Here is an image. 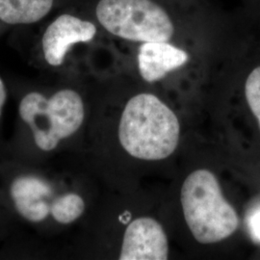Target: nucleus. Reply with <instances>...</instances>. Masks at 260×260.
<instances>
[{
    "label": "nucleus",
    "mask_w": 260,
    "mask_h": 260,
    "mask_svg": "<svg viewBox=\"0 0 260 260\" xmlns=\"http://www.w3.org/2000/svg\"><path fill=\"white\" fill-rule=\"evenodd\" d=\"M51 185L46 179L24 175L14 179L10 196L19 215L31 223H41L50 214Z\"/></svg>",
    "instance_id": "7"
},
{
    "label": "nucleus",
    "mask_w": 260,
    "mask_h": 260,
    "mask_svg": "<svg viewBox=\"0 0 260 260\" xmlns=\"http://www.w3.org/2000/svg\"><path fill=\"white\" fill-rule=\"evenodd\" d=\"M180 199L187 225L199 243L223 241L238 229V214L224 199L211 171L203 169L190 174L183 182Z\"/></svg>",
    "instance_id": "2"
},
{
    "label": "nucleus",
    "mask_w": 260,
    "mask_h": 260,
    "mask_svg": "<svg viewBox=\"0 0 260 260\" xmlns=\"http://www.w3.org/2000/svg\"><path fill=\"white\" fill-rule=\"evenodd\" d=\"M250 230L255 240L260 242V209L255 211L250 219Z\"/></svg>",
    "instance_id": "12"
},
{
    "label": "nucleus",
    "mask_w": 260,
    "mask_h": 260,
    "mask_svg": "<svg viewBox=\"0 0 260 260\" xmlns=\"http://www.w3.org/2000/svg\"><path fill=\"white\" fill-rule=\"evenodd\" d=\"M6 100H7V91L2 79L0 78V116L2 113V108L6 103Z\"/></svg>",
    "instance_id": "13"
},
{
    "label": "nucleus",
    "mask_w": 260,
    "mask_h": 260,
    "mask_svg": "<svg viewBox=\"0 0 260 260\" xmlns=\"http://www.w3.org/2000/svg\"><path fill=\"white\" fill-rule=\"evenodd\" d=\"M188 59L186 51L167 42H146L138 52L140 75L145 81L152 83L185 65Z\"/></svg>",
    "instance_id": "8"
},
{
    "label": "nucleus",
    "mask_w": 260,
    "mask_h": 260,
    "mask_svg": "<svg viewBox=\"0 0 260 260\" xmlns=\"http://www.w3.org/2000/svg\"><path fill=\"white\" fill-rule=\"evenodd\" d=\"M53 0H0V19L9 24H30L46 17Z\"/></svg>",
    "instance_id": "9"
},
{
    "label": "nucleus",
    "mask_w": 260,
    "mask_h": 260,
    "mask_svg": "<svg viewBox=\"0 0 260 260\" xmlns=\"http://www.w3.org/2000/svg\"><path fill=\"white\" fill-rule=\"evenodd\" d=\"M180 125L176 114L157 96L140 93L126 103L119 125L121 147L132 157L157 161L177 149Z\"/></svg>",
    "instance_id": "1"
},
{
    "label": "nucleus",
    "mask_w": 260,
    "mask_h": 260,
    "mask_svg": "<svg viewBox=\"0 0 260 260\" xmlns=\"http://www.w3.org/2000/svg\"><path fill=\"white\" fill-rule=\"evenodd\" d=\"M85 210L83 199L75 193L56 198L51 203L50 215L57 223L70 224L81 217Z\"/></svg>",
    "instance_id": "10"
},
{
    "label": "nucleus",
    "mask_w": 260,
    "mask_h": 260,
    "mask_svg": "<svg viewBox=\"0 0 260 260\" xmlns=\"http://www.w3.org/2000/svg\"><path fill=\"white\" fill-rule=\"evenodd\" d=\"M245 94L252 114L258 121L260 128V66L248 76L245 85Z\"/></svg>",
    "instance_id": "11"
},
{
    "label": "nucleus",
    "mask_w": 260,
    "mask_h": 260,
    "mask_svg": "<svg viewBox=\"0 0 260 260\" xmlns=\"http://www.w3.org/2000/svg\"><path fill=\"white\" fill-rule=\"evenodd\" d=\"M96 17L108 32L133 42H168L175 32L166 11L151 0H101Z\"/></svg>",
    "instance_id": "4"
},
{
    "label": "nucleus",
    "mask_w": 260,
    "mask_h": 260,
    "mask_svg": "<svg viewBox=\"0 0 260 260\" xmlns=\"http://www.w3.org/2000/svg\"><path fill=\"white\" fill-rule=\"evenodd\" d=\"M169 243L162 225L152 218L142 217L126 228L121 245V260H166Z\"/></svg>",
    "instance_id": "5"
},
{
    "label": "nucleus",
    "mask_w": 260,
    "mask_h": 260,
    "mask_svg": "<svg viewBox=\"0 0 260 260\" xmlns=\"http://www.w3.org/2000/svg\"><path fill=\"white\" fill-rule=\"evenodd\" d=\"M96 27L92 22L72 15H62L47 27L43 36V52L47 63L61 66L70 47L93 40Z\"/></svg>",
    "instance_id": "6"
},
{
    "label": "nucleus",
    "mask_w": 260,
    "mask_h": 260,
    "mask_svg": "<svg viewBox=\"0 0 260 260\" xmlns=\"http://www.w3.org/2000/svg\"><path fill=\"white\" fill-rule=\"evenodd\" d=\"M19 113L43 151L55 149L62 140L74 135L85 118L81 96L70 89L58 91L49 99L38 92L27 93L19 103Z\"/></svg>",
    "instance_id": "3"
}]
</instances>
